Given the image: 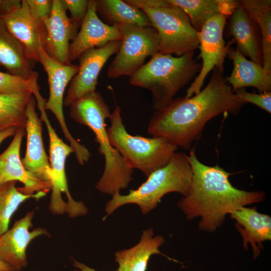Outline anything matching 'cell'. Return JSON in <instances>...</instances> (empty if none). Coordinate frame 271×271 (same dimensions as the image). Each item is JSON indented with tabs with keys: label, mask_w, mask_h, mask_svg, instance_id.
I'll use <instances>...</instances> for the list:
<instances>
[{
	"label": "cell",
	"mask_w": 271,
	"mask_h": 271,
	"mask_svg": "<svg viewBox=\"0 0 271 271\" xmlns=\"http://www.w3.org/2000/svg\"><path fill=\"white\" fill-rule=\"evenodd\" d=\"M244 104L227 83L223 73L214 68L208 83L198 93L174 98L156 110L147 131L153 137L164 138L178 148L190 150L208 121L221 113L238 115Z\"/></svg>",
	"instance_id": "obj_1"
},
{
	"label": "cell",
	"mask_w": 271,
	"mask_h": 271,
	"mask_svg": "<svg viewBox=\"0 0 271 271\" xmlns=\"http://www.w3.org/2000/svg\"><path fill=\"white\" fill-rule=\"evenodd\" d=\"M187 158L193 173L191 189L177 205L187 219L200 218V230L213 232L232 211L265 200L263 191H247L233 187L229 180L231 174L218 165L209 166L201 163L194 148Z\"/></svg>",
	"instance_id": "obj_2"
},
{
	"label": "cell",
	"mask_w": 271,
	"mask_h": 271,
	"mask_svg": "<svg viewBox=\"0 0 271 271\" xmlns=\"http://www.w3.org/2000/svg\"><path fill=\"white\" fill-rule=\"evenodd\" d=\"M70 116L78 123L87 126L94 133L98 152L104 157L103 174L96 188L104 194L113 195L127 188L132 181L133 169L111 144L105 120L111 112L108 104L97 91L86 93L70 106Z\"/></svg>",
	"instance_id": "obj_3"
},
{
	"label": "cell",
	"mask_w": 271,
	"mask_h": 271,
	"mask_svg": "<svg viewBox=\"0 0 271 271\" xmlns=\"http://www.w3.org/2000/svg\"><path fill=\"white\" fill-rule=\"evenodd\" d=\"M201 63L194 53L179 57L157 53L129 77V83L148 89L155 110L170 103L177 93L198 74Z\"/></svg>",
	"instance_id": "obj_4"
},
{
	"label": "cell",
	"mask_w": 271,
	"mask_h": 271,
	"mask_svg": "<svg viewBox=\"0 0 271 271\" xmlns=\"http://www.w3.org/2000/svg\"><path fill=\"white\" fill-rule=\"evenodd\" d=\"M192 175L187 156L176 152L167 165L152 173L137 189L130 190L126 195L113 194L105 206L107 215L128 204L138 205L145 214L155 209L168 193L177 192L185 197L191 189Z\"/></svg>",
	"instance_id": "obj_5"
},
{
	"label": "cell",
	"mask_w": 271,
	"mask_h": 271,
	"mask_svg": "<svg viewBox=\"0 0 271 271\" xmlns=\"http://www.w3.org/2000/svg\"><path fill=\"white\" fill-rule=\"evenodd\" d=\"M107 128L111 145L133 169L148 177L167 165L178 148L162 137L146 138L133 136L126 130L121 116V107L116 105L109 117Z\"/></svg>",
	"instance_id": "obj_6"
},
{
	"label": "cell",
	"mask_w": 271,
	"mask_h": 271,
	"mask_svg": "<svg viewBox=\"0 0 271 271\" xmlns=\"http://www.w3.org/2000/svg\"><path fill=\"white\" fill-rule=\"evenodd\" d=\"M152 27L157 32L158 52L175 54L177 57L194 53L199 45V33L192 26L188 16L178 7L170 5L160 8H142Z\"/></svg>",
	"instance_id": "obj_7"
},
{
	"label": "cell",
	"mask_w": 271,
	"mask_h": 271,
	"mask_svg": "<svg viewBox=\"0 0 271 271\" xmlns=\"http://www.w3.org/2000/svg\"><path fill=\"white\" fill-rule=\"evenodd\" d=\"M121 36L116 56L109 65L107 76L117 78L129 77L144 64L146 58L158 52L159 40L152 27H141L130 24L116 25Z\"/></svg>",
	"instance_id": "obj_8"
},
{
	"label": "cell",
	"mask_w": 271,
	"mask_h": 271,
	"mask_svg": "<svg viewBox=\"0 0 271 271\" xmlns=\"http://www.w3.org/2000/svg\"><path fill=\"white\" fill-rule=\"evenodd\" d=\"M38 62L47 74L49 87V96L46 101L45 109L54 114L65 139L74 149L78 163L83 165L89 159L90 153L85 146L78 142L70 133L65 120L63 108L66 88L78 72L79 66L60 63L50 57L43 48L39 49Z\"/></svg>",
	"instance_id": "obj_9"
},
{
	"label": "cell",
	"mask_w": 271,
	"mask_h": 271,
	"mask_svg": "<svg viewBox=\"0 0 271 271\" xmlns=\"http://www.w3.org/2000/svg\"><path fill=\"white\" fill-rule=\"evenodd\" d=\"M228 16L218 14L208 20L203 26L199 33L201 68L193 82L187 89L186 97L198 93L203 86L204 81L209 72L216 68L221 72L224 71V63L230 45L233 41L226 45L223 39V31Z\"/></svg>",
	"instance_id": "obj_10"
},
{
	"label": "cell",
	"mask_w": 271,
	"mask_h": 271,
	"mask_svg": "<svg viewBox=\"0 0 271 271\" xmlns=\"http://www.w3.org/2000/svg\"><path fill=\"white\" fill-rule=\"evenodd\" d=\"M121 40L83 52L78 58L79 69L70 82L63 104L68 107L84 94L95 91L99 73L109 58L116 54Z\"/></svg>",
	"instance_id": "obj_11"
},
{
	"label": "cell",
	"mask_w": 271,
	"mask_h": 271,
	"mask_svg": "<svg viewBox=\"0 0 271 271\" xmlns=\"http://www.w3.org/2000/svg\"><path fill=\"white\" fill-rule=\"evenodd\" d=\"M9 32L22 44L29 58L38 61L40 48L44 47L46 30L43 23L32 15L25 0L21 5L0 16Z\"/></svg>",
	"instance_id": "obj_12"
},
{
	"label": "cell",
	"mask_w": 271,
	"mask_h": 271,
	"mask_svg": "<svg viewBox=\"0 0 271 271\" xmlns=\"http://www.w3.org/2000/svg\"><path fill=\"white\" fill-rule=\"evenodd\" d=\"M121 39L117 26H110L103 22L96 13L95 0H89L79 31L69 45V62L72 63L88 50L101 48L110 42Z\"/></svg>",
	"instance_id": "obj_13"
},
{
	"label": "cell",
	"mask_w": 271,
	"mask_h": 271,
	"mask_svg": "<svg viewBox=\"0 0 271 271\" xmlns=\"http://www.w3.org/2000/svg\"><path fill=\"white\" fill-rule=\"evenodd\" d=\"M25 128H18L7 149L0 155V185L11 181H20L24 185L18 188L22 193L33 195L35 192H47L52 188L50 183L42 181L24 167L20 159V148Z\"/></svg>",
	"instance_id": "obj_14"
},
{
	"label": "cell",
	"mask_w": 271,
	"mask_h": 271,
	"mask_svg": "<svg viewBox=\"0 0 271 271\" xmlns=\"http://www.w3.org/2000/svg\"><path fill=\"white\" fill-rule=\"evenodd\" d=\"M33 212H28L15 221L10 229L0 236V259L16 271L27 264L26 250L33 239L42 235H48L44 228H36L32 231Z\"/></svg>",
	"instance_id": "obj_15"
},
{
	"label": "cell",
	"mask_w": 271,
	"mask_h": 271,
	"mask_svg": "<svg viewBox=\"0 0 271 271\" xmlns=\"http://www.w3.org/2000/svg\"><path fill=\"white\" fill-rule=\"evenodd\" d=\"M36 98L32 96L26 108L27 148L21 160L25 168L36 178L51 184V168L45 151L41 119L36 111Z\"/></svg>",
	"instance_id": "obj_16"
},
{
	"label": "cell",
	"mask_w": 271,
	"mask_h": 271,
	"mask_svg": "<svg viewBox=\"0 0 271 271\" xmlns=\"http://www.w3.org/2000/svg\"><path fill=\"white\" fill-rule=\"evenodd\" d=\"M46 39L44 49L52 58L61 63L70 64L69 49L78 32L63 7L61 0L53 1L50 17L44 22Z\"/></svg>",
	"instance_id": "obj_17"
},
{
	"label": "cell",
	"mask_w": 271,
	"mask_h": 271,
	"mask_svg": "<svg viewBox=\"0 0 271 271\" xmlns=\"http://www.w3.org/2000/svg\"><path fill=\"white\" fill-rule=\"evenodd\" d=\"M229 215L235 221L236 228L243 239V248L247 250L249 243L255 259L263 248L262 243L271 239V217L259 213L256 207H243Z\"/></svg>",
	"instance_id": "obj_18"
},
{
	"label": "cell",
	"mask_w": 271,
	"mask_h": 271,
	"mask_svg": "<svg viewBox=\"0 0 271 271\" xmlns=\"http://www.w3.org/2000/svg\"><path fill=\"white\" fill-rule=\"evenodd\" d=\"M228 30L241 54L262 66L259 30L248 17L239 1H238L235 10L230 16Z\"/></svg>",
	"instance_id": "obj_19"
},
{
	"label": "cell",
	"mask_w": 271,
	"mask_h": 271,
	"mask_svg": "<svg viewBox=\"0 0 271 271\" xmlns=\"http://www.w3.org/2000/svg\"><path fill=\"white\" fill-rule=\"evenodd\" d=\"M36 62L29 58L24 46L9 32L0 18V66L9 73L38 84L39 75L34 70Z\"/></svg>",
	"instance_id": "obj_20"
},
{
	"label": "cell",
	"mask_w": 271,
	"mask_h": 271,
	"mask_svg": "<svg viewBox=\"0 0 271 271\" xmlns=\"http://www.w3.org/2000/svg\"><path fill=\"white\" fill-rule=\"evenodd\" d=\"M233 61V67L227 83L233 91L246 87H253L259 93L271 90V72L261 65L247 60L238 49L229 48L227 55Z\"/></svg>",
	"instance_id": "obj_21"
},
{
	"label": "cell",
	"mask_w": 271,
	"mask_h": 271,
	"mask_svg": "<svg viewBox=\"0 0 271 271\" xmlns=\"http://www.w3.org/2000/svg\"><path fill=\"white\" fill-rule=\"evenodd\" d=\"M46 100L41 97L37 100L38 108L41 112V119L47 127L49 138L50 164L51 168L50 180L52 187L61 193H65L67 197L70 196L68 190L65 173V163L67 157L74 149L65 143L58 136L51 125L45 109Z\"/></svg>",
	"instance_id": "obj_22"
},
{
	"label": "cell",
	"mask_w": 271,
	"mask_h": 271,
	"mask_svg": "<svg viewBox=\"0 0 271 271\" xmlns=\"http://www.w3.org/2000/svg\"><path fill=\"white\" fill-rule=\"evenodd\" d=\"M154 236L151 228L143 231L140 242L133 247L117 251L115 261L118 264L117 271H146L150 257L155 254H162L160 247L164 243L162 235Z\"/></svg>",
	"instance_id": "obj_23"
},
{
	"label": "cell",
	"mask_w": 271,
	"mask_h": 271,
	"mask_svg": "<svg viewBox=\"0 0 271 271\" xmlns=\"http://www.w3.org/2000/svg\"><path fill=\"white\" fill-rule=\"evenodd\" d=\"M171 5L182 9L188 16L192 26L200 32L203 26L212 17L223 14L230 16L238 1L231 0H167Z\"/></svg>",
	"instance_id": "obj_24"
},
{
	"label": "cell",
	"mask_w": 271,
	"mask_h": 271,
	"mask_svg": "<svg viewBox=\"0 0 271 271\" xmlns=\"http://www.w3.org/2000/svg\"><path fill=\"white\" fill-rule=\"evenodd\" d=\"M95 8L100 20L110 26L130 24L152 27L149 18L142 10L128 5L124 1L95 0Z\"/></svg>",
	"instance_id": "obj_25"
},
{
	"label": "cell",
	"mask_w": 271,
	"mask_h": 271,
	"mask_svg": "<svg viewBox=\"0 0 271 271\" xmlns=\"http://www.w3.org/2000/svg\"><path fill=\"white\" fill-rule=\"evenodd\" d=\"M240 3L260 31L262 66L271 72V1L241 0Z\"/></svg>",
	"instance_id": "obj_26"
},
{
	"label": "cell",
	"mask_w": 271,
	"mask_h": 271,
	"mask_svg": "<svg viewBox=\"0 0 271 271\" xmlns=\"http://www.w3.org/2000/svg\"><path fill=\"white\" fill-rule=\"evenodd\" d=\"M32 96L30 91L0 93V130L12 127L25 128L26 108Z\"/></svg>",
	"instance_id": "obj_27"
},
{
	"label": "cell",
	"mask_w": 271,
	"mask_h": 271,
	"mask_svg": "<svg viewBox=\"0 0 271 271\" xmlns=\"http://www.w3.org/2000/svg\"><path fill=\"white\" fill-rule=\"evenodd\" d=\"M16 181H11L0 185V236L9 229L11 218L20 205L30 198H39L46 192L26 195L16 186Z\"/></svg>",
	"instance_id": "obj_28"
},
{
	"label": "cell",
	"mask_w": 271,
	"mask_h": 271,
	"mask_svg": "<svg viewBox=\"0 0 271 271\" xmlns=\"http://www.w3.org/2000/svg\"><path fill=\"white\" fill-rule=\"evenodd\" d=\"M38 89V84H34L19 76L0 71V93H13L30 91L33 93Z\"/></svg>",
	"instance_id": "obj_29"
},
{
	"label": "cell",
	"mask_w": 271,
	"mask_h": 271,
	"mask_svg": "<svg viewBox=\"0 0 271 271\" xmlns=\"http://www.w3.org/2000/svg\"><path fill=\"white\" fill-rule=\"evenodd\" d=\"M234 93L244 103H252L271 113V91L257 94L247 92L245 88H242L234 91Z\"/></svg>",
	"instance_id": "obj_30"
},
{
	"label": "cell",
	"mask_w": 271,
	"mask_h": 271,
	"mask_svg": "<svg viewBox=\"0 0 271 271\" xmlns=\"http://www.w3.org/2000/svg\"><path fill=\"white\" fill-rule=\"evenodd\" d=\"M89 0H61L64 9L69 11L72 23L78 29L86 15Z\"/></svg>",
	"instance_id": "obj_31"
},
{
	"label": "cell",
	"mask_w": 271,
	"mask_h": 271,
	"mask_svg": "<svg viewBox=\"0 0 271 271\" xmlns=\"http://www.w3.org/2000/svg\"><path fill=\"white\" fill-rule=\"evenodd\" d=\"M53 1L25 0L32 15L38 21L43 23L51 15L53 8Z\"/></svg>",
	"instance_id": "obj_32"
},
{
	"label": "cell",
	"mask_w": 271,
	"mask_h": 271,
	"mask_svg": "<svg viewBox=\"0 0 271 271\" xmlns=\"http://www.w3.org/2000/svg\"><path fill=\"white\" fill-rule=\"evenodd\" d=\"M128 5L139 9L145 7L148 8H160L171 5L167 0H125Z\"/></svg>",
	"instance_id": "obj_33"
},
{
	"label": "cell",
	"mask_w": 271,
	"mask_h": 271,
	"mask_svg": "<svg viewBox=\"0 0 271 271\" xmlns=\"http://www.w3.org/2000/svg\"><path fill=\"white\" fill-rule=\"evenodd\" d=\"M22 1L0 0V16L7 14L21 5Z\"/></svg>",
	"instance_id": "obj_34"
},
{
	"label": "cell",
	"mask_w": 271,
	"mask_h": 271,
	"mask_svg": "<svg viewBox=\"0 0 271 271\" xmlns=\"http://www.w3.org/2000/svg\"><path fill=\"white\" fill-rule=\"evenodd\" d=\"M19 127H12L3 130H0V145L6 139L14 136Z\"/></svg>",
	"instance_id": "obj_35"
},
{
	"label": "cell",
	"mask_w": 271,
	"mask_h": 271,
	"mask_svg": "<svg viewBox=\"0 0 271 271\" xmlns=\"http://www.w3.org/2000/svg\"><path fill=\"white\" fill-rule=\"evenodd\" d=\"M73 265L78 268L79 270V271H96L93 268H90L85 264L75 260L73 261Z\"/></svg>",
	"instance_id": "obj_36"
},
{
	"label": "cell",
	"mask_w": 271,
	"mask_h": 271,
	"mask_svg": "<svg viewBox=\"0 0 271 271\" xmlns=\"http://www.w3.org/2000/svg\"><path fill=\"white\" fill-rule=\"evenodd\" d=\"M0 271H16L8 263L0 259Z\"/></svg>",
	"instance_id": "obj_37"
}]
</instances>
